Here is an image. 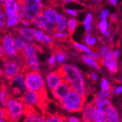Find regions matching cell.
Returning a JSON list of instances; mask_svg holds the SVG:
<instances>
[{"instance_id":"1","label":"cell","mask_w":122,"mask_h":122,"mask_svg":"<svg viewBox=\"0 0 122 122\" xmlns=\"http://www.w3.org/2000/svg\"><path fill=\"white\" fill-rule=\"evenodd\" d=\"M62 73L64 81L68 82L71 89L81 95L86 96L85 81L81 71L75 66L63 64L58 69Z\"/></svg>"},{"instance_id":"2","label":"cell","mask_w":122,"mask_h":122,"mask_svg":"<svg viewBox=\"0 0 122 122\" xmlns=\"http://www.w3.org/2000/svg\"><path fill=\"white\" fill-rule=\"evenodd\" d=\"M23 73L26 90L34 91L39 93L45 94L46 81L39 71L25 70Z\"/></svg>"},{"instance_id":"3","label":"cell","mask_w":122,"mask_h":122,"mask_svg":"<svg viewBox=\"0 0 122 122\" xmlns=\"http://www.w3.org/2000/svg\"><path fill=\"white\" fill-rule=\"evenodd\" d=\"M84 102L85 96L80 95L77 92L72 89L59 104L65 111L70 113H76L82 111Z\"/></svg>"},{"instance_id":"4","label":"cell","mask_w":122,"mask_h":122,"mask_svg":"<svg viewBox=\"0 0 122 122\" xmlns=\"http://www.w3.org/2000/svg\"><path fill=\"white\" fill-rule=\"evenodd\" d=\"M5 108L10 122H18L27 110L20 97H10Z\"/></svg>"},{"instance_id":"5","label":"cell","mask_w":122,"mask_h":122,"mask_svg":"<svg viewBox=\"0 0 122 122\" xmlns=\"http://www.w3.org/2000/svg\"><path fill=\"white\" fill-rule=\"evenodd\" d=\"M0 41L5 52V57L10 59H15L20 55L15 46L14 36L8 30L0 34Z\"/></svg>"},{"instance_id":"6","label":"cell","mask_w":122,"mask_h":122,"mask_svg":"<svg viewBox=\"0 0 122 122\" xmlns=\"http://www.w3.org/2000/svg\"><path fill=\"white\" fill-rule=\"evenodd\" d=\"M22 55L24 59L26 70L39 71L40 65L37 57V50L35 44H28L26 50Z\"/></svg>"},{"instance_id":"7","label":"cell","mask_w":122,"mask_h":122,"mask_svg":"<svg viewBox=\"0 0 122 122\" xmlns=\"http://www.w3.org/2000/svg\"><path fill=\"white\" fill-rule=\"evenodd\" d=\"M3 60L4 63L3 68L2 70V74L7 80L10 81L15 76L25 71V69L15 60L10 59L5 57L3 58Z\"/></svg>"},{"instance_id":"8","label":"cell","mask_w":122,"mask_h":122,"mask_svg":"<svg viewBox=\"0 0 122 122\" xmlns=\"http://www.w3.org/2000/svg\"><path fill=\"white\" fill-rule=\"evenodd\" d=\"M45 94L39 93L37 92L26 90L20 96V99L25 105L26 109L35 108L36 106L41 104L43 99V95Z\"/></svg>"},{"instance_id":"9","label":"cell","mask_w":122,"mask_h":122,"mask_svg":"<svg viewBox=\"0 0 122 122\" xmlns=\"http://www.w3.org/2000/svg\"><path fill=\"white\" fill-rule=\"evenodd\" d=\"M44 6L41 3L37 2L36 0H25V18L30 23L41 13Z\"/></svg>"},{"instance_id":"10","label":"cell","mask_w":122,"mask_h":122,"mask_svg":"<svg viewBox=\"0 0 122 122\" xmlns=\"http://www.w3.org/2000/svg\"><path fill=\"white\" fill-rule=\"evenodd\" d=\"M10 85L12 89V93L15 95H22L26 91L24 73L21 72L19 74L15 76L10 80Z\"/></svg>"},{"instance_id":"11","label":"cell","mask_w":122,"mask_h":122,"mask_svg":"<svg viewBox=\"0 0 122 122\" xmlns=\"http://www.w3.org/2000/svg\"><path fill=\"white\" fill-rule=\"evenodd\" d=\"M72 90L70 84L66 82V81H63L61 84H60L57 86H56L55 89L52 90V95L54 98L58 102L62 101L68 95L70 92Z\"/></svg>"},{"instance_id":"12","label":"cell","mask_w":122,"mask_h":122,"mask_svg":"<svg viewBox=\"0 0 122 122\" xmlns=\"http://www.w3.org/2000/svg\"><path fill=\"white\" fill-rule=\"evenodd\" d=\"M64 81L63 76L59 70L49 72L45 77V81L47 86L52 90Z\"/></svg>"},{"instance_id":"13","label":"cell","mask_w":122,"mask_h":122,"mask_svg":"<svg viewBox=\"0 0 122 122\" xmlns=\"http://www.w3.org/2000/svg\"><path fill=\"white\" fill-rule=\"evenodd\" d=\"M31 23L37 28L44 29L48 32H55V25L50 22L44 16L42 13L39 14L36 18H35V19L31 22Z\"/></svg>"},{"instance_id":"14","label":"cell","mask_w":122,"mask_h":122,"mask_svg":"<svg viewBox=\"0 0 122 122\" xmlns=\"http://www.w3.org/2000/svg\"><path fill=\"white\" fill-rule=\"evenodd\" d=\"M23 116V122H46V116L36 111L35 108L27 109Z\"/></svg>"},{"instance_id":"15","label":"cell","mask_w":122,"mask_h":122,"mask_svg":"<svg viewBox=\"0 0 122 122\" xmlns=\"http://www.w3.org/2000/svg\"><path fill=\"white\" fill-rule=\"evenodd\" d=\"M92 102L96 108L102 111L105 113H107L113 108V105L108 99L102 98L97 95L95 97Z\"/></svg>"},{"instance_id":"16","label":"cell","mask_w":122,"mask_h":122,"mask_svg":"<svg viewBox=\"0 0 122 122\" xmlns=\"http://www.w3.org/2000/svg\"><path fill=\"white\" fill-rule=\"evenodd\" d=\"M14 31L27 41L33 43L35 40V30L28 28H14Z\"/></svg>"},{"instance_id":"17","label":"cell","mask_w":122,"mask_h":122,"mask_svg":"<svg viewBox=\"0 0 122 122\" xmlns=\"http://www.w3.org/2000/svg\"><path fill=\"white\" fill-rule=\"evenodd\" d=\"M35 40L49 47H53L54 45L53 38L48 34H44L41 30H35Z\"/></svg>"},{"instance_id":"18","label":"cell","mask_w":122,"mask_h":122,"mask_svg":"<svg viewBox=\"0 0 122 122\" xmlns=\"http://www.w3.org/2000/svg\"><path fill=\"white\" fill-rule=\"evenodd\" d=\"M96 108L93 102L86 105L82 109L83 122H92V117Z\"/></svg>"},{"instance_id":"19","label":"cell","mask_w":122,"mask_h":122,"mask_svg":"<svg viewBox=\"0 0 122 122\" xmlns=\"http://www.w3.org/2000/svg\"><path fill=\"white\" fill-rule=\"evenodd\" d=\"M41 13L50 22H51L54 24L57 23L58 14L51 7H44Z\"/></svg>"},{"instance_id":"20","label":"cell","mask_w":122,"mask_h":122,"mask_svg":"<svg viewBox=\"0 0 122 122\" xmlns=\"http://www.w3.org/2000/svg\"><path fill=\"white\" fill-rule=\"evenodd\" d=\"M14 42H15V46L16 49L18 50V52L20 54H23L25 50H26L28 47V42L23 38L20 36H15L14 37Z\"/></svg>"},{"instance_id":"21","label":"cell","mask_w":122,"mask_h":122,"mask_svg":"<svg viewBox=\"0 0 122 122\" xmlns=\"http://www.w3.org/2000/svg\"><path fill=\"white\" fill-rule=\"evenodd\" d=\"M5 13H6V16L7 18V26L8 28L12 27L15 25H17L18 23V22L20 21L15 12L6 10Z\"/></svg>"},{"instance_id":"22","label":"cell","mask_w":122,"mask_h":122,"mask_svg":"<svg viewBox=\"0 0 122 122\" xmlns=\"http://www.w3.org/2000/svg\"><path fill=\"white\" fill-rule=\"evenodd\" d=\"M67 20L66 18L62 15H58L57 20L55 25V32H63L66 29L67 27Z\"/></svg>"},{"instance_id":"23","label":"cell","mask_w":122,"mask_h":122,"mask_svg":"<svg viewBox=\"0 0 122 122\" xmlns=\"http://www.w3.org/2000/svg\"><path fill=\"white\" fill-rule=\"evenodd\" d=\"M10 97L11 96L10 95L8 88L5 86L0 87V103H1L2 107H5Z\"/></svg>"},{"instance_id":"24","label":"cell","mask_w":122,"mask_h":122,"mask_svg":"<svg viewBox=\"0 0 122 122\" xmlns=\"http://www.w3.org/2000/svg\"><path fill=\"white\" fill-rule=\"evenodd\" d=\"M121 119L118 111L113 108L106 113V122H120Z\"/></svg>"},{"instance_id":"25","label":"cell","mask_w":122,"mask_h":122,"mask_svg":"<svg viewBox=\"0 0 122 122\" xmlns=\"http://www.w3.org/2000/svg\"><path fill=\"white\" fill-rule=\"evenodd\" d=\"M7 19L6 13L3 6H0V33H3L7 30Z\"/></svg>"},{"instance_id":"26","label":"cell","mask_w":122,"mask_h":122,"mask_svg":"<svg viewBox=\"0 0 122 122\" xmlns=\"http://www.w3.org/2000/svg\"><path fill=\"white\" fill-rule=\"evenodd\" d=\"M83 62L91 68H93L96 70H100V63L97 62V60L89 57L88 55L83 56Z\"/></svg>"},{"instance_id":"27","label":"cell","mask_w":122,"mask_h":122,"mask_svg":"<svg viewBox=\"0 0 122 122\" xmlns=\"http://www.w3.org/2000/svg\"><path fill=\"white\" fill-rule=\"evenodd\" d=\"M92 122H106V113L96 108L93 114Z\"/></svg>"},{"instance_id":"28","label":"cell","mask_w":122,"mask_h":122,"mask_svg":"<svg viewBox=\"0 0 122 122\" xmlns=\"http://www.w3.org/2000/svg\"><path fill=\"white\" fill-rule=\"evenodd\" d=\"M18 3V7H17V10H16V15L19 19V20L20 21L21 20L25 18V2H22V1H19L17 2Z\"/></svg>"},{"instance_id":"29","label":"cell","mask_w":122,"mask_h":122,"mask_svg":"<svg viewBox=\"0 0 122 122\" xmlns=\"http://www.w3.org/2000/svg\"><path fill=\"white\" fill-rule=\"evenodd\" d=\"M4 10L12 11V12H16L17 7H18V3L15 0H6L5 3L3 4Z\"/></svg>"},{"instance_id":"30","label":"cell","mask_w":122,"mask_h":122,"mask_svg":"<svg viewBox=\"0 0 122 122\" xmlns=\"http://www.w3.org/2000/svg\"><path fill=\"white\" fill-rule=\"evenodd\" d=\"M46 122H66L64 117L58 114H52L46 117Z\"/></svg>"},{"instance_id":"31","label":"cell","mask_w":122,"mask_h":122,"mask_svg":"<svg viewBox=\"0 0 122 122\" xmlns=\"http://www.w3.org/2000/svg\"><path fill=\"white\" fill-rule=\"evenodd\" d=\"M99 28L100 30V32L106 36H108L110 35V31L108 30V22L105 19H102L99 23Z\"/></svg>"},{"instance_id":"32","label":"cell","mask_w":122,"mask_h":122,"mask_svg":"<svg viewBox=\"0 0 122 122\" xmlns=\"http://www.w3.org/2000/svg\"><path fill=\"white\" fill-rule=\"evenodd\" d=\"M54 55H55L57 62L60 64L63 65L64 63L66 61V56L65 53L61 50H56Z\"/></svg>"},{"instance_id":"33","label":"cell","mask_w":122,"mask_h":122,"mask_svg":"<svg viewBox=\"0 0 122 122\" xmlns=\"http://www.w3.org/2000/svg\"><path fill=\"white\" fill-rule=\"evenodd\" d=\"M106 67L111 73H116L118 71V63H117L116 60L113 59V60H110L108 63L106 65Z\"/></svg>"},{"instance_id":"34","label":"cell","mask_w":122,"mask_h":122,"mask_svg":"<svg viewBox=\"0 0 122 122\" xmlns=\"http://www.w3.org/2000/svg\"><path fill=\"white\" fill-rule=\"evenodd\" d=\"M78 25V22L75 18H71L68 21V33L70 34H72L76 30V28Z\"/></svg>"},{"instance_id":"35","label":"cell","mask_w":122,"mask_h":122,"mask_svg":"<svg viewBox=\"0 0 122 122\" xmlns=\"http://www.w3.org/2000/svg\"><path fill=\"white\" fill-rule=\"evenodd\" d=\"M96 41H97V40H96L95 37L92 36V35L89 33L87 34H86L85 42L88 46H89V47H92V46H94L96 44Z\"/></svg>"},{"instance_id":"36","label":"cell","mask_w":122,"mask_h":122,"mask_svg":"<svg viewBox=\"0 0 122 122\" xmlns=\"http://www.w3.org/2000/svg\"><path fill=\"white\" fill-rule=\"evenodd\" d=\"M74 46H75L76 48H77L78 50H79L81 52H86V54H89L92 52L89 47H88L87 46H85L84 44H79V43H74Z\"/></svg>"},{"instance_id":"37","label":"cell","mask_w":122,"mask_h":122,"mask_svg":"<svg viewBox=\"0 0 122 122\" xmlns=\"http://www.w3.org/2000/svg\"><path fill=\"white\" fill-rule=\"evenodd\" d=\"M0 122H10L7 116L5 107H0Z\"/></svg>"},{"instance_id":"38","label":"cell","mask_w":122,"mask_h":122,"mask_svg":"<svg viewBox=\"0 0 122 122\" xmlns=\"http://www.w3.org/2000/svg\"><path fill=\"white\" fill-rule=\"evenodd\" d=\"M100 88L102 90H111V85L106 79H102L100 82Z\"/></svg>"},{"instance_id":"39","label":"cell","mask_w":122,"mask_h":122,"mask_svg":"<svg viewBox=\"0 0 122 122\" xmlns=\"http://www.w3.org/2000/svg\"><path fill=\"white\" fill-rule=\"evenodd\" d=\"M52 37L55 38V39H66L67 37H68V34H66V33H63V32H55L53 33L52 34Z\"/></svg>"},{"instance_id":"40","label":"cell","mask_w":122,"mask_h":122,"mask_svg":"<svg viewBox=\"0 0 122 122\" xmlns=\"http://www.w3.org/2000/svg\"><path fill=\"white\" fill-rule=\"evenodd\" d=\"M111 90H100L97 95L100 96L102 98H105V99H108L111 96Z\"/></svg>"},{"instance_id":"41","label":"cell","mask_w":122,"mask_h":122,"mask_svg":"<svg viewBox=\"0 0 122 122\" xmlns=\"http://www.w3.org/2000/svg\"><path fill=\"white\" fill-rule=\"evenodd\" d=\"M86 55H88L89 57H90L92 58H94V59H95L97 60H100L101 61V60H102V56H101L100 53L99 52H97V51H93V52L92 51L90 53L87 54Z\"/></svg>"},{"instance_id":"42","label":"cell","mask_w":122,"mask_h":122,"mask_svg":"<svg viewBox=\"0 0 122 122\" xmlns=\"http://www.w3.org/2000/svg\"><path fill=\"white\" fill-rule=\"evenodd\" d=\"M111 50V48L109 47H108V46H102V47L100 50V55L102 56V58L103 57H105Z\"/></svg>"},{"instance_id":"43","label":"cell","mask_w":122,"mask_h":122,"mask_svg":"<svg viewBox=\"0 0 122 122\" xmlns=\"http://www.w3.org/2000/svg\"><path fill=\"white\" fill-rule=\"evenodd\" d=\"M57 62V60H56V57H55V55L53 54L52 55L50 58L48 59V64L49 66H50V68H52L55 66V63Z\"/></svg>"},{"instance_id":"44","label":"cell","mask_w":122,"mask_h":122,"mask_svg":"<svg viewBox=\"0 0 122 122\" xmlns=\"http://www.w3.org/2000/svg\"><path fill=\"white\" fill-rule=\"evenodd\" d=\"M92 20V15L91 13H88L86 15V18L83 22L84 25H86V24H90V23Z\"/></svg>"},{"instance_id":"45","label":"cell","mask_w":122,"mask_h":122,"mask_svg":"<svg viewBox=\"0 0 122 122\" xmlns=\"http://www.w3.org/2000/svg\"><path fill=\"white\" fill-rule=\"evenodd\" d=\"M113 92L115 95H121L122 93V85L115 86L113 89Z\"/></svg>"},{"instance_id":"46","label":"cell","mask_w":122,"mask_h":122,"mask_svg":"<svg viewBox=\"0 0 122 122\" xmlns=\"http://www.w3.org/2000/svg\"><path fill=\"white\" fill-rule=\"evenodd\" d=\"M66 122H81V121L76 116H69L67 118Z\"/></svg>"},{"instance_id":"47","label":"cell","mask_w":122,"mask_h":122,"mask_svg":"<svg viewBox=\"0 0 122 122\" xmlns=\"http://www.w3.org/2000/svg\"><path fill=\"white\" fill-rule=\"evenodd\" d=\"M109 10H102V12H101V15H100V18H102V19H105L106 18H107V16L109 15Z\"/></svg>"},{"instance_id":"48","label":"cell","mask_w":122,"mask_h":122,"mask_svg":"<svg viewBox=\"0 0 122 122\" xmlns=\"http://www.w3.org/2000/svg\"><path fill=\"white\" fill-rule=\"evenodd\" d=\"M89 76H90L91 79L93 81H97L98 80V75L96 73H95V72H92L90 73Z\"/></svg>"},{"instance_id":"49","label":"cell","mask_w":122,"mask_h":122,"mask_svg":"<svg viewBox=\"0 0 122 122\" xmlns=\"http://www.w3.org/2000/svg\"><path fill=\"white\" fill-rule=\"evenodd\" d=\"M120 51L118 50H115L114 52H113V59L114 60H117L118 57H119V56H120Z\"/></svg>"},{"instance_id":"50","label":"cell","mask_w":122,"mask_h":122,"mask_svg":"<svg viewBox=\"0 0 122 122\" xmlns=\"http://www.w3.org/2000/svg\"><path fill=\"white\" fill-rule=\"evenodd\" d=\"M0 34H1V33H0ZM5 57V52H4L3 47H2V43H1V41H0V58H4Z\"/></svg>"},{"instance_id":"51","label":"cell","mask_w":122,"mask_h":122,"mask_svg":"<svg viewBox=\"0 0 122 122\" xmlns=\"http://www.w3.org/2000/svg\"><path fill=\"white\" fill-rule=\"evenodd\" d=\"M66 12L68 14H70L71 15H72V16H76V15H77V12H76L75 10H71V9H67Z\"/></svg>"},{"instance_id":"52","label":"cell","mask_w":122,"mask_h":122,"mask_svg":"<svg viewBox=\"0 0 122 122\" xmlns=\"http://www.w3.org/2000/svg\"><path fill=\"white\" fill-rule=\"evenodd\" d=\"M20 23H21L23 25H29L30 24V23L28 20H27L25 18L21 20H20Z\"/></svg>"},{"instance_id":"53","label":"cell","mask_w":122,"mask_h":122,"mask_svg":"<svg viewBox=\"0 0 122 122\" xmlns=\"http://www.w3.org/2000/svg\"><path fill=\"white\" fill-rule=\"evenodd\" d=\"M85 25V28H86V31L88 32V33H89L91 30H92V26H91V25L90 24H86V25Z\"/></svg>"},{"instance_id":"54","label":"cell","mask_w":122,"mask_h":122,"mask_svg":"<svg viewBox=\"0 0 122 122\" xmlns=\"http://www.w3.org/2000/svg\"><path fill=\"white\" fill-rule=\"evenodd\" d=\"M109 2H110V3L112 5H117V2H118V1L117 0H109Z\"/></svg>"},{"instance_id":"55","label":"cell","mask_w":122,"mask_h":122,"mask_svg":"<svg viewBox=\"0 0 122 122\" xmlns=\"http://www.w3.org/2000/svg\"><path fill=\"white\" fill-rule=\"evenodd\" d=\"M65 2H77L79 0H63Z\"/></svg>"},{"instance_id":"56","label":"cell","mask_w":122,"mask_h":122,"mask_svg":"<svg viewBox=\"0 0 122 122\" xmlns=\"http://www.w3.org/2000/svg\"><path fill=\"white\" fill-rule=\"evenodd\" d=\"M92 1H93V2L95 3V4H99V3L101 2V0H92Z\"/></svg>"},{"instance_id":"57","label":"cell","mask_w":122,"mask_h":122,"mask_svg":"<svg viewBox=\"0 0 122 122\" xmlns=\"http://www.w3.org/2000/svg\"><path fill=\"white\" fill-rule=\"evenodd\" d=\"M36 1L37 2H39V3H41V0H36Z\"/></svg>"},{"instance_id":"58","label":"cell","mask_w":122,"mask_h":122,"mask_svg":"<svg viewBox=\"0 0 122 122\" xmlns=\"http://www.w3.org/2000/svg\"><path fill=\"white\" fill-rule=\"evenodd\" d=\"M120 122H122V118H121V121H120Z\"/></svg>"},{"instance_id":"59","label":"cell","mask_w":122,"mask_h":122,"mask_svg":"<svg viewBox=\"0 0 122 122\" xmlns=\"http://www.w3.org/2000/svg\"><path fill=\"white\" fill-rule=\"evenodd\" d=\"M15 1H16V2H18V1H19V0H15Z\"/></svg>"}]
</instances>
